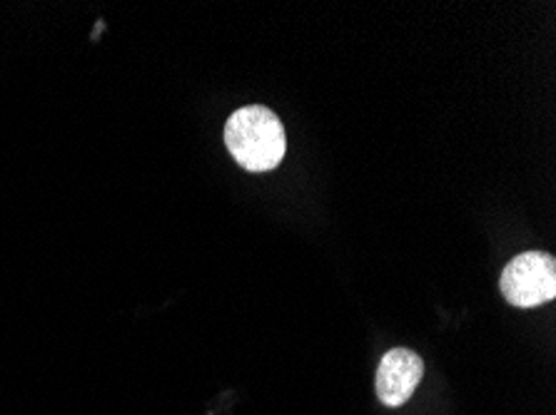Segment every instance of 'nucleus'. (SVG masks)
Listing matches in <instances>:
<instances>
[{
  "mask_svg": "<svg viewBox=\"0 0 556 415\" xmlns=\"http://www.w3.org/2000/svg\"><path fill=\"white\" fill-rule=\"evenodd\" d=\"M425 376L422 355L409 349H392L382 355L377 366L375 391L387 408H400L417 391Z\"/></svg>",
  "mask_w": 556,
  "mask_h": 415,
  "instance_id": "3",
  "label": "nucleus"
},
{
  "mask_svg": "<svg viewBox=\"0 0 556 415\" xmlns=\"http://www.w3.org/2000/svg\"><path fill=\"white\" fill-rule=\"evenodd\" d=\"M502 296L517 309L544 307L556 296V259L546 251H525L504 267Z\"/></svg>",
  "mask_w": 556,
  "mask_h": 415,
  "instance_id": "2",
  "label": "nucleus"
},
{
  "mask_svg": "<svg viewBox=\"0 0 556 415\" xmlns=\"http://www.w3.org/2000/svg\"><path fill=\"white\" fill-rule=\"evenodd\" d=\"M225 147L248 172H273L288 152L282 120L263 105L235 109L225 125Z\"/></svg>",
  "mask_w": 556,
  "mask_h": 415,
  "instance_id": "1",
  "label": "nucleus"
}]
</instances>
